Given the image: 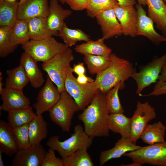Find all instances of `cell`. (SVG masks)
Wrapping results in <instances>:
<instances>
[{"instance_id":"cell-45","label":"cell","mask_w":166,"mask_h":166,"mask_svg":"<svg viewBox=\"0 0 166 166\" xmlns=\"http://www.w3.org/2000/svg\"><path fill=\"white\" fill-rule=\"evenodd\" d=\"M158 81H166V60L163 66Z\"/></svg>"},{"instance_id":"cell-4","label":"cell","mask_w":166,"mask_h":166,"mask_svg":"<svg viewBox=\"0 0 166 166\" xmlns=\"http://www.w3.org/2000/svg\"><path fill=\"white\" fill-rule=\"evenodd\" d=\"M74 59L73 51L68 47L42 65V69L47 73L60 93L65 91V83L67 71L71 67V63Z\"/></svg>"},{"instance_id":"cell-25","label":"cell","mask_w":166,"mask_h":166,"mask_svg":"<svg viewBox=\"0 0 166 166\" xmlns=\"http://www.w3.org/2000/svg\"><path fill=\"white\" fill-rule=\"evenodd\" d=\"M166 126L159 121L152 124H147L140 138L144 143L150 145L165 141Z\"/></svg>"},{"instance_id":"cell-5","label":"cell","mask_w":166,"mask_h":166,"mask_svg":"<svg viewBox=\"0 0 166 166\" xmlns=\"http://www.w3.org/2000/svg\"><path fill=\"white\" fill-rule=\"evenodd\" d=\"M80 110L73 98L66 91L60 93L59 99L49 111L50 119L63 132L69 131L74 114Z\"/></svg>"},{"instance_id":"cell-1","label":"cell","mask_w":166,"mask_h":166,"mask_svg":"<svg viewBox=\"0 0 166 166\" xmlns=\"http://www.w3.org/2000/svg\"><path fill=\"white\" fill-rule=\"evenodd\" d=\"M105 95V93L100 91L78 116L83 123L85 132L93 138L109 135L107 118L109 113Z\"/></svg>"},{"instance_id":"cell-42","label":"cell","mask_w":166,"mask_h":166,"mask_svg":"<svg viewBox=\"0 0 166 166\" xmlns=\"http://www.w3.org/2000/svg\"><path fill=\"white\" fill-rule=\"evenodd\" d=\"M72 70L73 72L75 73L78 75L85 74V69L84 63L83 62H80L74 64L72 68Z\"/></svg>"},{"instance_id":"cell-27","label":"cell","mask_w":166,"mask_h":166,"mask_svg":"<svg viewBox=\"0 0 166 166\" xmlns=\"http://www.w3.org/2000/svg\"><path fill=\"white\" fill-rule=\"evenodd\" d=\"M28 133L31 144H40L47 137V124L42 115H36L29 123Z\"/></svg>"},{"instance_id":"cell-21","label":"cell","mask_w":166,"mask_h":166,"mask_svg":"<svg viewBox=\"0 0 166 166\" xmlns=\"http://www.w3.org/2000/svg\"><path fill=\"white\" fill-rule=\"evenodd\" d=\"M19 148L12 128L8 123L0 121V151L9 157L14 156Z\"/></svg>"},{"instance_id":"cell-8","label":"cell","mask_w":166,"mask_h":166,"mask_svg":"<svg viewBox=\"0 0 166 166\" xmlns=\"http://www.w3.org/2000/svg\"><path fill=\"white\" fill-rule=\"evenodd\" d=\"M124 156L130 158L139 166L145 164L166 166V141L142 147L138 150L126 153Z\"/></svg>"},{"instance_id":"cell-9","label":"cell","mask_w":166,"mask_h":166,"mask_svg":"<svg viewBox=\"0 0 166 166\" xmlns=\"http://www.w3.org/2000/svg\"><path fill=\"white\" fill-rule=\"evenodd\" d=\"M166 60V53L160 57H156L137 72L136 70L131 76L137 84L136 94L140 96L141 92L151 84L158 81L163 66Z\"/></svg>"},{"instance_id":"cell-30","label":"cell","mask_w":166,"mask_h":166,"mask_svg":"<svg viewBox=\"0 0 166 166\" xmlns=\"http://www.w3.org/2000/svg\"><path fill=\"white\" fill-rule=\"evenodd\" d=\"M36 115L30 106L8 112V123L13 128L29 124Z\"/></svg>"},{"instance_id":"cell-52","label":"cell","mask_w":166,"mask_h":166,"mask_svg":"<svg viewBox=\"0 0 166 166\" xmlns=\"http://www.w3.org/2000/svg\"><path fill=\"white\" fill-rule=\"evenodd\" d=\"M19 0V2H23V1H24L25 0Z\"/></svg>"},{"instance_id":"cell-31","label":"cell","mask_w":166,"mask_h":166,"mask_svg":"<svg viewBox=\"0 0 166 166\" xmlns=\"http://www.w3.org/2000/svg\"><path fill=\"white\" fill-rule=\"evenodd\" d=\"M83 60L89 72L92 75L100 73L107 68L112 62L110 55L86 54L84 55Z\"/></svg>"},{"instance_id":"cell-22","label":"cell","mask_w":166,"mask_h":166,"mask_svg":"<svg viewBox=\"0 0 166 166\" xmlns=\"http://www.w3.org/2000/svg\"><path fill=\"white\" fill-rule=\"evenodd\" d=\"M148 16L166 37V4L163 0H146Z\"/></svg>"},{"instance_id":"cell-14","label":"cell","mask_w":166,"mask_h":166,"mask_svg":"<svg viewBox=\"0 0 166 166\" xmlns=\"http://www.w3.org/2000/svg\"><path fill=\"white\" fill-rule=\"evenodd\" d=\"M121 27L122 34L134 37L136 36L138 15L133 6L118 5L114 9Z\"/></svg>"},{"instance_id":"cell-28","label":"cell","mask_w":166,"mask_h":166,"mask_svg":"<svg viewBox=\"0 0 166 166\" xmlns=\"http://www.w3.org/2000/svg\"><path fill=\"white\" fill-rule=\"evenodd\" d=\"M6 73L5 88L23 90L29 82L25 70L22 65L12 69L8 70Z\"/></svg>"},{"instance_id":"cell-49","label":"cell","mask_w":166,"mask_h":166,"mask_svg":"<svg viewBox=\"0 0 166 166\" xmlns=\"http://www.w3.org/2000/svg\"><path fill=\"white\" fill-rule=\"evenodd\" d=\"M121 166H139V165L135 163V162H133L131 163V164H121Z\"/></svg>"},{"instance_id":"cell-35","label":"cell","mask_w":166,"mask_h":166,"mask_svg":"<svg viewBox=\"0 0 166 166\" xmlns=\"http://www.w3.org/2000/svg\"><path fill=\"white\" fill-rule=\"evenodd\" d=\"M124 86L121 82H119L105 93L106 104L109 114L124 112L118 95L119 90L122 89Z\"/></svg>"},{"instance_id":"cell-39","label":"cell","mask_w":166,"mask_h":166,"mask_svg":"<svg viewBox=\"0 0 166 166\" xmlns=\"http://www.w3.org/2000/svg\"><path fill=\"white\" fill-rule=\"evenodd\" d=\"M55 152L49 148L44 156L41 166H64L62 159L56 157Z\"/></svg>"},{"instance_id":"cell-40","label":"cell","mask_w":166,"mask_h":166,"mask_svg":"<svg viewBox=\"0 0 166 166\" xmlns=\"http://www.w3.org/2000/svg\"><path fill=\"white\" fill-rule=\"evenodd\" d=\"M164 95H166V81H157L152 92L147 95L142 94L141 96H158Z\"/></svg>"},{"instance_id":"cell-6","label":"cell","mask_w":166,"mask_h":166,"mask_svg":"<svg viewBox=\"0 0 166 166\" xmlns=\"http://www.w3.org/2000/svg\"><path fill=\"white\" fill-rule=\"evenodd\" d=\"M73 73L71 67L67 71L65 83V90L74 99L80 110L83 111L90 104L100 91L94 81L85 84H80Z\"/></svg>"},{"instance_id":"cell-7","label":"cell","mask_w":166,"mask_h":166,"mask_svg":"<svg viewBox=\"0 0 166 166\" xmlns=\"http://www.w3.org/2000/svg\"><path fill=\"white\" fill-rule=\"evenodd\" d=\"M22 47L37 61L43 62L65 51L69 47L51 37L40 40H30L22 45Z\"/></svg>"},{"instance_id":"cell-43","label":"cell","mask_w":166,"mask_h":166,"mask_svg":"<svg viewBox=\"0 0 166 166\" xmlns=\"http://www.w3.org/2000/svg\"><path fill=\"white\" fill-rule=\"evenodd\" d=\"M77 80L80 83L85 84L90 82H93L95 81L91 77L86 76L85 74L78 75Z\"/></svg>"},{"instance_id":"cell-38","label":"cell","mask_w":166,"mask_h":166,"mask_svg":"<svg viewBox=\"0 0 166 166\" xmlns=\"http://www.w3.org/2000/svg\"><path fill=\"white\" fill-rule=\"evenodd\" d=\"M29 124L12 128L19 149L26 148L31 145L29 133Z\"/></svg>"},{"instance_id":"cell-10","label":"cell","mask_w":166,"mask_h":166,"mask_svg":"<svg viewBox=\"0 0 166 166\" xmlns=\"http://www.w3.org/2000/svg\"><path fill=\"white\" fill-rule=\"evenodd\" d=\"M155 109L148 101L137 102L136 109L131 118V131L129 138L135 143L140 136L147 123L155 119Z\"/></svg>"},{"instance_id":"cell-34","label":"cell","mask_w":166,"mask_h":166,"mask_svg":"<svg viewBox=\"0 0 166 166\" xmlns=\"http://www.w3.org/2000/svg\"><path fill=\"white\" fill-rule=\"evenodd\" d=\"M88 149L84 147L67 156L62 158L64 166H93L94 164L89 154Z\"/></svg>"},{"instance_id":"cell-36","label":"cell","mask_w":166,"mask_h":166,"mask_svg":"<svg viewBox=\"0 0 166 166\" xmlns=\"http://www.w3.org/2000/svg\"><path fill=\"white\" fill-rule=\"evenodd\" d=\"M119 5L116 0H89L86 10L88 16L94 18L105 10L114 9Z\"/></svg>"},{"instance_id":"cell-26","label":"cell","mask_w":166,"mask_h":166,"mask_svg":"<svg viewBox=\"0 0 166 166\" xmlns=\"http://www.w3.org/2000/svg\"><path fill=\"white\" fill-rule=\"evenodd\" d=\"M104 40L102 38L96 41L90 40L85 43L77 45L74 50L77 53L84 55L109 56L112 53V50L105 43Z\"/></svg>"},{"instance_id":"cell-53","label":"cell","mask_w":166,"mask_h":166,"mask_svg":"<svg viewBox=\"0 0 166 166\" xmlns=\"http://www.w3.org/2000/svg\"><path fill=\"white\" fill-rule=\"evenodd\" d=\"M163 1H164V2H165V4H166V0H163Z\"/></svg>"},{"instance_id":"cell-18","label":"cell","mask_w":166,"mask_h":166,"mask_svg":"<svg viewBox=\"0 0 166 166\" xmlns=\"http://www.w3.org/2000/svg\"><path fill=\"white\" fill-rule=\"evenodd\" d=\"M141 147L136 145L129 137H121L113 148L101 152L99 156L100 165L102 166L112 159L120 158L126 153L138 150Z\"/></svg>"},{"instance_id":"cell-12","label":"cell","mask_w":166,"mask_h":166,"mask_svg":"<svg viewBox=\"0 0 166 166\" xmlns=\"http://www.w3.org/2000/svg\"><path fill=\"white\" fill-rule=\"evenodd\" d=\"M47 152L41 144H31L29 147L19 149L14 156L12 166H41Z\"/></svg>"},{"instance_id":"cell-29","label":"cell","mask_w":166,"mask_h":166,"mask_svg":"<svg viewBox=\"0 0 166 166\" xmlns=\"http://www.w3.org/2000/svg\"><path fill=\"white\" fill-rule=\"evenodd\" d=\"M19 1L10 3L0 0V26L12 27L18 19Z\"/></svg>"},{"instance_id":"cell-48","label":"cell","mask_w":166,"mask_h":166,"mask_svg":"<svg viewBox=\"0 0 166 166\" xmlns=\"http://www.w3.org/2000/svg\"><path fill=\"white\" fill-rule=\"evenodd\" d=\"M2 152L0 151V166H4V164L2 160Z\"/></svg>"},{"instance_id":"cell-37","label":"cell","mask_w":166,"mask_h":166,"mask_svg":"<svg viewBox=\"0 0 166 166\" xmlns=\"http://www.w3.org/2000/svg\"><path fill=\"white\" fill-rule=\"evenodd\" d=\"M12 27L0 26V57L5 58L13 52L17 46L11 42L10 34Z\"/></svg>"},{"instance_id":"cell-41","label":"cell","mask_w":166,"mask_h":166,"mask_svg":"<svg viewBox=\"0 0 166 166\" xmlns=\"http://www.w3.org/2000/svg\"><path fill=\"white\" fill-rule=\"evenodd\" d=\"M89 0H66V3L74 10L81 11L86 9Z\"/></svg>"},{"instance_id":"cell-17","label":"cell","mask_w":166,"mask_h":166,"mask_svg":"<svg viewBox=\"0 0 166 166\" xmlns=\"http://www.w3.org/2000/svg\"><path fill=\"white\" fill-rule=\"evenodd\" d=\"M96 18L101 26L102 38L105 40L122 34L121 25L114 9L107 10L98 14Z\"/></svg>"},{"instance_id":"cell-16","label":"cell","mask_w":166,"mask_h":166,"mask_svg":"<svg viewBox=\"0 0 166 166\" xmlns=\"http://www.w3.org/2000/svg\"><path fill=\"white\" fill-rule=\"evenodd\" d=\"M0 94L2 101L0 109L3 111L8 112L30 106V100L23 90L5 87Z\"/></svg>"},{"instance_id":"cell-24","label":"cell","mask_w":166,"mask_h":166,"mask_svg":"<svg viewBox=\"0 0 166 166\" xmlns=\"http://www.w3.org/2000/svg\"><path fill=\"white\" fill-rule=\"evenodd\" d=\"M122 113L109 114L107 118L109 129L115 133H119L122 137H129L131 118Z\"/></svg>"},{"instance_id":"cell-23","label":"cell","mask_w":166,"mask_h":166,"mask_svg":"<svg viewBox=\"0 0 166 166\" xmlns=\"http://www.w3.org/2000/svg\"><path fill=\"white\" fill-rule=\"evenodd\" d=\"M27 20L30 40H40L57 36L58 33L49 29L47 17H36Z\"/></svg>"},{"instance_id":"cell-44","label":"cell","mask_w":166,"mask_h":166,"mask_svg":"<svg viewBox=\"0 0 166 166\" xmlns=\"http://www.w3.org/2000/svg\"><path fill=\"white\" fill-rule=\"evenodd\" d=\"M119 6H134L136 3V0H116Z\"/></svg>"},{"instance_id":"cell-33","label":"cell","mask_w":166,"mask_h":166,"mask_svg":"<svg viewBox=\"0 0 166 166\" xmlns=\"http://www.w3.org/2000/svg\"><path fill=\"white\" fill-rule=\"evenodd\" d=\"M57 36L61 38L69 47L74 45L78 41L86 42L91 40L90 36L81 30L70 29L66 24L58 32Z\"/></svg>"},{"instance_id":"cell-19","label":"cell","mask_w":166,"mask_h":166,"mask_svg":"<svg viewBox=\"0 0 166 166\" xmlns=\"http://www.w3.org/2000/svg\"><path fill=\"white\" fill-rule=\"evenodd\" d=\"M58 2V0H49V13L47 17L49 29L58 33L66 24L64 20L72 14L70 10L63 8Z\"/></svg>"},{"instance_id":"cell-2","label":"cell","mask_w":166,"mask_h":166,"mask_svg":"<svg viewBox=\"0 0 166 166\" xmlns=\"http://www.w3.org/2000/svg\"><path fill=\"white\" fill-rule=\"evenodd\" d=\"M110 56L112 60L110 65L97 74L94 81L100 91L105 93L119 82L124 84L136 70L132 63L127 60L114 53H111Z\"/></svg>"},{"instance_id":"cell-50","label":"cell","mask_w":166,"mask_h":166,"mask_svg":"<svg viewBox=\"0 0 166 166\" xmlns=\"http://www.w3.org/2000/svg\"><path fill=\"white\" fill-rule=\"evenodd\" d=\"M5 1L10 3H14L17 1L18 0H4Z\"/></svg>"},{"instance_id":"cell-13","label":"cell","mask_w":166,"mask_h":166,"mask_svg":"<svg viewBox=\"0 0 166 166\" xmlns=\"http://www.w3.org/2000/svg\"><path fill=\"white\" fill-rule=\"evenodd\" d=\"M136 8L138 18L136 36H144L156 45L162 42H166V37L156 32L154 28L153 21L147 15L142 5L137 4Z\"/></svg>"},{"instance_id":"cell-46","label":"cell","mask_w":166,"mask_h":166,"mask_svg":"<svg viewBox=\"0 0 166 166\" xmlns=\"http://www.w3.org/2000/svg\"><path fill=\"white\" fill-rule=\"evenodd\" d=\"M2 73L0 72V94L3 91L4 88H3V83L2 82Z\"/></svg>"},{"instance_id":"cell-20","label":"cell","mask_w":166,"mask_h":166,"mask_svg":"<svg viewBox=\"0 0 166 166\" xmlns=\"http://www.w3.org/2000/svg\"><path fill=\"white\" fill-rule=\"evenodd\" d=\"M37 62L25 52L21 55L20 64L23 66L31 86L36 89L41 87L45 81L43 74L38 66Z\"/></svg>"},{"instance_id":"cell-15","label":"cell","mask_w":166,"mask_h":166,"mask_svg":"<svg viewBox=\"0 0 166 166\" xmlns=\"http://www.w3.org/2000/svg\"><path fill=\"white\" fill-rule=\"evenodd\" d=\"M49 10V0H25L19 1L18 19L27 20L36 17H47Z\"/></svg>"},{"instance_id":"cell-47","label":"cell","mask_w":166,"mask_h":166,"mask_svg":"<svg viewBox=\"0 0 166 166\" xmlns=\"http://www.w3.org/2000/svg\"><path fill=\"white\" fill-rule=\"evenodd\" d=\"M138 2V4H140L141 5L145 6L146 4V0H137Z\"/></svg>"},{"instance_id":"cell-3","label":"cell","mask_w":166,"mask_h":166,"mask_svg":"<svg viewBox=\"0 0 166 166\" xmlns=\"http://www.w3.org/2000/svg\"><path fill=\"white\" fill-rule=\"evenodd\" d=\"M93 138L87 134L81 125L77 124L74 127L73 133L67 139L61 141L58 136H53L49 139L46 144L63 158L82 148H88L93 143Z\"/></svg>"},{"instance_id":"cell-51","label":"cell","mask_w":166,"mask_h":166,"mask_svg":"<svg viewBox=\"0 0 166 166\" xmlns=\"http://www.w3.org/2000/svg\"><path fill=\"white\" fill-rule=\"evenodd\" d=\"M58 1L60 2L62 4H64L66 3V0H58Z\"/></svg>"},{"instance_id":"cell-11","label":"cell","mask_w":166,"mask_h":166,"mask_svg":"<svg viewBox=\"0 0 166 166\" xmlns=\"http://www.w3.org/2000/svg\"><path fill=\"white\" fill-rule=\"evenodd\" d=\"M53 83L47 75L45 84L39 92L36 101L33 105L37 115L49 112L59 99L60 93Z\"/></svg>"},{"instance_id":"cell-32","label":"cell","mask_w":166,"mask_h":166,"mask_svg":"<svg viewBox=\"0 0 166 166\" xmlns=\"http://www.w3.org/2000/svg\"><path fill=\"white\" fill-rule=\"evenodd\" d=\"M10 38L12 44L17 46L30 40L27 20H17L12 28Z\"/></svg>"}]
</instances>
